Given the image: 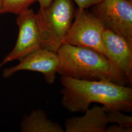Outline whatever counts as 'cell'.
I'll use <instances>...</instances> for the list:
<instances>
[{
    "mask_svg": "<svg viewBox=\"0 0 132 132\" xmlns=\"http://www.w3.org/2000/svg\"><path fill=\"white\" fill-rule=\"evenodd\" d=\"M62 106L71 113H83L90 104H102L107 111L130 112L132 89L107 80H87L61 76Z\"/></svg>",
    "mask_w": 132,
    "mask_h": 132,
    "instance_id": "1",
    "label": "cell"
},
{
    "mask_svg": "<svg viewBox=\"0 0 132 132\" xmlns=\"http://www.w3.org/2000/svg\"><path fill=\"white\" fill-rule=\"evenodd\" d=\"M57 53L59 59L57 73L61 76L82 80H110L123 85L106 57L94 50L63 44Z\"/></svg>",
    "mask_w": 132,
    "mask_h": 132,
    "instance_id": "2",
    "label": "cell"
},
{
    "mask_svg": "<svg viewBox=\"0 0 132 132\" xmlns=\"http://www.w3.org/2000/svg\"><path fill=\"white\" fill-rule=\"evenodd\" d=\"M75 11L71 0H53L36 13L42 47L57 52L72 23Z\"/></svg>",
    "mask_w": 132,
    "mask_h": 132,
    "instance_id": "3",
    "label": "cell"
},
{
    "mask_svg": "<svg viewBox=\"0 0 132 132\" xmlns=\"http://www.w3.org/2000/svg\"><path fill=\"white\" fill-rule=\"evenodd\" d=\"M63 44L88 47L104 55L102 34L105 26L92 12L78 8Z\"/></svg>",
    "mask_w": 132,
    "mask_h": 132,
    "instance_id": "4",
    "label": "cell"
},
{
    "mask_svg": "<svg viewBox=\"0 0 132 132\" xmlns=\"http://www.w3.org/2000/svg\"><path fill=\"white\" fill-rule=\"evenodd\" d=\"M92 12L132 44V0H101L92 6Z\"/></svg>",
    "mask_w": 132,
    "mask_h": 132,
    "instance_id": "5",
    "label": "cell"
},
{
    "mask_svg": "<svg viewBox=\"0 0 132 132\" xmlns=\"http://www.w3.org/2000/svg\"><path fill=\"white\" fill-rule=\"evenodd\" d=\"M106 57L123 85H132V44L124 37L105 28L102 34Z\"/></svg>",
    "mask_w": 132,
    "mask_h": 132,
    "instance_id": "6",
    "label": "cell"
},
{
    "mask_svg": "<svg viewBox=\"0 0 132 132\" xmlns=\"http://www.w3.org/2000/svg\"><path fill=\"white\" fill-rule=\"evenodd\" d=\"M19 28L17 42L13 49L0 63V68L8 62L20 60L31 52L42 47V42L36 13L28 9L17 14Z\"/></svg>",
    "mask_w": 132,
    "mask_h": 132,
    "instance_id": "7",
    "label": "cell"
},
{
    "mask_svg": "<svg viewBox=\"0 0 132 132\" xmlns=\"http://www.w3.org/2000/svg\"><path fill=\"white\" fill-rule=\"evenodd\" d=\"M19 61L17 65L4 69L3 76L9 78L19 71H36L42 74L48 84L54 83L59 65L57 52L41 47L28 54Z\"/></svg>",
    "mask_w": 132,
    "mask_h": 132,
    "instance_id": "8",
    "label": "cell"
},
{
    "mask_svg": "<svg viewBox=\"0 0 132 132\" xmlns=\"http://www.w3.org/2000/svg\"><path fill=\"white\" fill-rule=\"evenodd\" d=\"M82 117L67 119L65 132H105L109 121L107 109L95 105L88 109Z\"/></svg>",
    "mask_w": 132,
    "mask_h": 132,
    "instance_id": "9",
    "label": "cell"
},
{
    "mask_svg": "<svg viewBox=\"0 0 132 132\" xmlns=\"http://www.w3.org/2000/svg\"><path fill=\"white\" fill-rule=\"evenodd\" d=\"M21 127L23 132H65L59 123L47 118L45 112L41 109L33 110L24 116Z\"/></svg>",
    "mask_w": 132,
    "mask_h": 132,
    "instance_id": "10",
    "label": "cell"
},
{
    "mask_svg": "<svg viewBox=\"0 0 132 132\" xmlns=\"http://www.w3.org/2000/svg\"><path fill=\"white\" fill-rule=\"evenodd\" d=\"M37 0H2L0 14L13 13L18 14Z\"/></svg>",
    "mask_w": 132,
    "mask_h": 132,
    "instance_id": "11",
    "label": "cell"
},
{
    "mask_svg": "<svg viewBox=\"0 0 132 132\" xmlns=\"http://www.w3.org/2000/svg\"><path fill=\"white\" fill-rule=\"evenodd\" d=\"M109 123H116L125 127H132V117L119 111H107Z\"/></svg>",
    "mask_w": 132,
    "mask_h": 132,
    "instance_id": "12",
    "label": "cell"
},
{
    "mask_svg": "<svg viewBox=\"0 0 132 132\" xmlns=\"http://www.w3.org/2000/svg\"><path fill=\"white\" fill-rule=\"evenodd\" d=\"M77 5L78 7L83 9H87L96 4L101 0H72Z\"/></svg>",
    "mask_w": 132,
    "mask_h": 132,
    "instance_id": "13",
    "label": "cell"
},
{
    "mask_svg": "<svg viewBox=\"0 0 132 132\" xmlns=\"http://www.w3.org/2000/svg\"><path fill=\"white\" fill-rule=\"evenodd\" d=\"M132 127H125L117 124L107 128L105 132H132Z\"/></svg>",
    "mask_w": 132,
    "mask_h": 132,
    "instance_id": "14",
    "label": "cell"
},
{
    "mask_svg": "<svg viewBox=\"0 0 132 132\" xmlns=\"http://www.w3.org/2000/svg\"><path fill=\"white\" fill-rule=\"evenodd\" d=\"M53 0H37L40 8H45L50 5Z\"/></svg>",
    "mask_w": 132,
    "mask_h": 132,
    "instance_id": "15",
    "label": "cell"
},
{
    "mask_svg": "<svg viewBox=\"0 0 132 132\" xmlns=\"http://www.w3.org/2000/svg\"><path fill=\"white\" fill-rule=\"evenodd\" d=\"M2 0H0V11L1 9V6H2Z\"/></svg>",
    "mask_w": 132,
    "mask_h": 132,
    "instance_id": "16",
    "label": "cell"
}]
</instances>
